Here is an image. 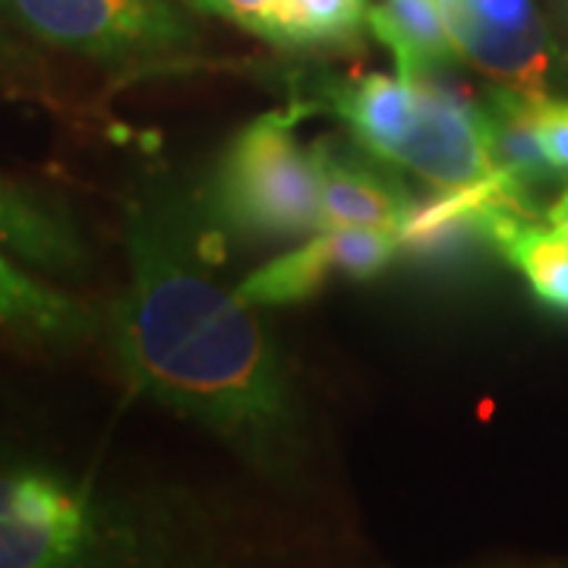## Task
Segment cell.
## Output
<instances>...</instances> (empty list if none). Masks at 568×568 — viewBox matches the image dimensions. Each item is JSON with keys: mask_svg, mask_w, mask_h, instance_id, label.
<instances>
[{"mask_svg": "<svg viewBox=\"0 0 568 568\" xmlns=\"http://www.w3.org/2000/svg\"><path fill=\"white\" fill-rule=\"evenodd\" d=\"M123 246L130 272L108 335L126 388L200 426L268 484H297L310 462L304 402L256 306L215 278L193 190L159 171L136 183Z\"/></svg>", "mask_w": 568, "mask_h": 568, "instance_id": "1", "label": "cell"}, {"mask_svg": "<svg viewBox=\"0 0 568 568\" xmlns=\"http://www.w3.org/2000/svg\"><path fill=\"white\" fill-rule=\"evenodd\" d=\"M190 487L0 436V568H244Z\"/></svg>", "mask_w": 568, "mask_h": 568, "instance_id": "2", "label": "cell"}, {"mask_svg": "<svg viewBox=\"0 0 568 568\" xmlns=\"http://www.w3.org/2000/svg\"><path fill=\"white\" fill-rule=\"evenodd\" d=\"M291 102L328 111L351 140L392 168L410 171L433 190H465L496 178L484 149L477 104L439 77L405 80L364 77H294Z\"/></svg>", "mask_w": 568, "mask_h": 568, "instance_id": "3", "label": "cell"}, {"mask_svg": "<svg viewBox=\"0 0 568 568\" xmlns=\"http://www.w3.org/2000/svg\"><path fill=\"white\" fill-rule=\"evenodd\" d=\"M304 104L265 111L234 133L212 178L196 190V212L209 234L246 244H297L323 231L320 168L297 126Z\"/></svg>", "mask_w": 568, "mask_h": 568, "instance_id": "4", "label": "cell"}, {"mask_svg": "<svg viewBox=\"0 0 568 568\" xmlns=\"http://www.w3.org/2000/svg\"><path fill=\"white\" fill-rule=\"evenodd\" d=\"M186 0H0V22L26 39L95 63L114 82L174 77L203 63Z\"/></svg>", "mask_w": 568, "mask_h": 568, "instance_id": "5", "label": "cell"}, {"mask_svg": "<svg viewBox=\"0 0 568 568\" xmlns=\"http://www.w3.org/2000/svg\"><path fill=\"white\" fill-rule=\"evenodd\" d=\"M458 58L499 85L549 95L559 48L534 0H439Z\"/></svg>", "mask_w": 568, "mask_h": 568, "instance_id": "6", "label": "cell"}, {"mask_svg": "<svg viewBox=\"0 0 568 568\" xmlns=\"http://www.w3.org/2000/svg\"><path fill=\"white\" fill-rule=\"evenodd\" d=\"M395 260L398 241L388 231L328 227L253 268L237 284V294L250 306H294L316 297L335 275L364 282L379 275Z\"/></svg>", "mask_w": 568, "mask_h": 568, "instance_id": "7", "label": "cell"}, {"mask_svg": "<svg viewBox=\"0 0 568 568\" xmlns=\"http://www.w3.org/2000/svg\"><path fill=\"white\" fill-rule=\"evenodd\" d=\"M313 155L320 168L323 231L361 227L395 234L402 227L414 196L392 164L369 155L357 142L335 136L313 142Z\"/></svg>", "mask_w": 568, "mask_h": 568, "instance_id": "8", "label": "cell"}, {"mask_svg": "<svg viewBox=\"0 0 568 568\" xmlns=\"http://www.w3.org/2000/svg\"><path fill=\"white\" fill-rule=\"evenodd\" d=\"M0 250L44 275H82L92 265L80 222L58 200L0 178Z\"/></svg>", "mask_w": 568, "mask_h": 568, "instance_id": "9", "label": "cell"}, {"mask_svg": "<svg viewBox=\"0 0 568 568\" xmlns=\"http://www.w3.org/2000/svg\"><path fill=\"white\" fill-rule=\"evenodd\" d=\"M92 306L39 282L26 265L0 250V338L41 351H70L99 332Z\"/></svg>", "mask_w": 568, "mask_h": 568, "instance_id": "10", "label": "cell"}, {"mask_svg": "<svg viewBox=\"0 0 568 568\" xmlns=\"http://www.w3.org/2000/svg\"><path fill=\"white\" fill-rule=\"evenodd\" d=\"M537 99L511 85H493L477 104V123L484 149L496 174H503L511 186L537 203V196L549 190L562 174L549 164L544 145L537 140Z\"/></svg>", "mask_w": 568, "mask_h": 568, "instance_id": "11", "label": "cell"}, {"mask_svg": "<svg viewBox=\"0 0 568 568\" xmlns=\"http://www.w3.org/2000/svg\"><path fill=\"white\" fill-rule=\"evenodd\" d=\"M369 32L383 41L405 80L443 77L462 61L448 39L439 0H383L369 10Z\"/></svg>", "mask_w": 568, "mask_h": 568, "instance_id": "12", "label": "cell"}, {"mask_svg": "<svg viewBox=\"0 0 568 568\" xmlns=\"http://www.w3.org/2000/svg\"><path fill=\"white\" fill-rule=\"evenodd\" d=\"M489 244L544 301L568 313V237L547 222V215L503 212L489 224Z\"/></svg>", "mask_w": 568, "mask_h": 568, "instance_id": "13", "label": "cell"}, {"mask_svg": "<svg viewBox=\"0 0 568 568\" xmlns=\"http://www.w3.org/2000/svg\"><path fill=\"white\" fill-rule=\"evenodd\" d=\"M369 0H272L265 39L278 51H351L369 29Z\"/></svg>", "mask_w": 568, "mask_h": 568, "instance_id": "14", "label": "cell"}, {"mask_svg": "<svg viewBox=\"0 0 568 568\" xmlns=\"http://www.w3.org/2000/svg\"><path fill=\"white\" fill-rule=\"evenodd\" d=\"M0 89L7 95L41 99L51 104V80L36 51H29L20 39H13L3 22H0Z\"/></svg>", "mask_w": 568, "mask_h": 568, "instance_id": "15", "label": "cell"}, {"mask_svg": "<svg viewBox=\"0 0 568 568\" xmlns=\"http://www.w3.org/2000/svg\"><path fill=\"white\" fill-rule=\"evenodd\" d=\"M534 123H537V140L544 145L549 164L562 178H568V102L540 95L537 111H534Z\"/></svg>", "mask_w": 568, "mask_h": 568, "instance_id": "16", "label": "cell"}, {"mask_svg": "<svg viewBox=\"0 0 568 568\" xmlns=\"http://www.w3.org/2000/svg\"><path fill=\"white\" fill-rule=\"evenodd\" d=\"M196 13H209V17H222V20L241 26L244 32L265 39L268 29V10L272 0H186Z\"/></svg>", "mask_w": 568, "mask_h": 568, "instance_id": "17", "label": "cell"}, {"mask_svg": "<svg viewBox=\"0 0 568 568\" xmlns=\"http://www.w3.org/2000/svg\"><path fill=\"white\" fill-rule=\"evenodd\" d=\"M547 222L552 224V227H559L562 234L568 237V186L552 200V205L547 209Z\"/></svg>", "mask_w": 568, "mask_h": 568, "instance_id": "18", "label": "cell"}, {"mask_svg": "<svg viewBox=\"0 0 568 568\" xmlns=\"http://www.w3.org/2000/svg\"><path fill=\"white\" fill-rule=\"evenodd\" d=\"M458 568H568V562H487V566H458Z\"/></svg>", "mask_w": 568, "mask_h": 568, "instance_id": "19", "label": "cell"}]
</instances>
